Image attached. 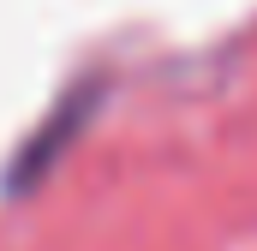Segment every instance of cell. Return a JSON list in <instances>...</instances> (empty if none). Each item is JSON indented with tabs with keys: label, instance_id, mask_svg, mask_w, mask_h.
<instances>
[{
	"label": "cell",
	"instance_id": "obj_1",
	"mask_svg": "<svg viewBox=\"0 0 257 251\" xmlns=\"http://www.w3.org/2000/svg\"><path fill=\"white\" fill-rule=\"evenodd\" d=\"M102 78H84V84H72L60 102H54V114L36 126L18 150H12V162H6V174H0V191L6 197H24V191H36L54 168H60V156L84 138V126L96 120V108H102Z\"/></svg>",
	"mask_w": 257,
	"mask_h": 251
}]
</instances>
